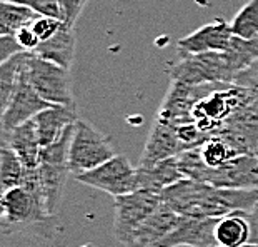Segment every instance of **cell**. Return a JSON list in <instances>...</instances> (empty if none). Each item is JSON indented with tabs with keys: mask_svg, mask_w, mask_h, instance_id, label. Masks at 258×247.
Segmentation results:
<instances>
[{
	"mask_svg": "<svg viewBox=\"0 0 258 247\" xmlns=\"http://www.w3.org/2000/svg\"><path fill=\"white\" fill-rule=\"evenodd\" d=\"M162 202L185 217H223L235 211H251L258 189H220L195 179H182L162 192Z\"/></svg>",
	"mask_w": 258,
	"mask_h": 247,
	"instance_id": "1",
	"label": "cell"
},
{
	"mask_svg": "<svg viewBox=\"0 0 258 247\" xmlns=\"http://www.w3.org/2000/svg\"><path fill=\"white\" fill-rule=\"evenodd\" d=\"M250 104L248 92L241 87L235 84H212L207 94L195 104L191 119L202 132L213 137L233 114Z\"/></svg>",
	"mask_w": 258,
	"mask_h": 247,
	"instance_id": "2",
	"label": "cell"
},
{
	"mask_svg": "<svg viewBox=\"0 0 258 247\" xmlns=\"http://www.w3.org/2000/svg\"><path fill=\"white\" fill-rule=\"evenodd\" d=\"M170 79L186 85L232 84L235 74L227 52H205L180 59L170 67Z\"/></svg>",
	"mask_w": 258,
	"mask_h": 247,
	"instance_id": "3",
	"label": "cell"
},
{
	"mask_svg": "<svg viewBox=\"0 0 258 247\" xmlns=\"http://www.w3.org/2000/svg\"><path fill=\"white\" fill-rule=\"evenodd\" d=\"M115 156L117 152L107 135L98 132L85 120H79L75 124L69 154V167L72 175L79 177L82 174L90 172Z\"/></svg>",
	"mask_w": 258,
	"mask_h": 247,
	"instance_id": "4",
	"label": "cell"
},
{
	"mask_svg": "<svg viewBox=\"0 0 258 247\" xmlns=\"http://www.w3.org/2000/svg\"><path fill=\"white\" fill-rule=\"evenodd\" d=\"M25 77L42 98L57 106H75L70 70L30 52Z\"/></svg>",
	"mask_w": 258,
	"mask_h": 247,
	"instance_id": "5",
	"label": "cell"
},
{
	"mask_svg": "<svg viewBox=\"0 0 258 247\" xmlns=\"http://www.w3.org/2000/svg\"><path fill=\"white\" fill-rule=\"evenodd\" d=\"M52 214L38 195L24 185L2 194V224L4 229L38 227L52 229Z\"/></svg>",
	"mask_w": 258,
	"mask_h": 247,
	"instance_id": "6",
	"label": "cell"
},
{
	"mask_svg": "<svg viewBox=\"0 0 258 247\" xmlns=\"http://www.w3.org/2000/svg\"><path fill=\"white\" fill-rule=\"evenodd\" d=\"M137 172L139 169L134 167V164L127 157L117 154L110 161L75 179L89 187L103 190L113 197H120L137 190Z\"/></svg>",
	"mask_w": 258,
	"mask_h": 247,
	"instance_id": "7",
	"label": "cell"
},
{
	"mask_svg": "<svg viewBox=\"0 0 258 247\" xmlns=\"http://www.w3.org/2000/svg\"><path fill=\"white\" fill-rule=\"evenodd\" d=\"M162 206V195L148 190H134L130 194L115 197L113 230L118 242L127 237L142 222Z\"/></svg>",
	"mask_w": 258,
	"mask_h": 247,
	"instance_id": "8",
	"label": "cell"
},
{
	"mask_svg": "<svg viewBox=\"0 0 258 247\" xmlns=\"http://www.w3.org/2000/svg\"><path fill=\"white\" fill-rule=\"evenodd\" d=\"M232 24L223 19H217L207 25H202L191 34L177 42V54L180 59L205 52H227L233 42Z\"/></svg>",
	"mask_w": 258,
	"mask_h": 247,
	"instance_id": "9",
	"label": "cell"
},
{
	"mask_svg": "<svg viewBox=\"0 0 258 247\" xmlns=\"http://www.w3.org/2000/svg\"><path fill=\"white\" fill-rule=\"evenodd\" d=\"M212 84L205 85H186L180 82H172L170 90L163 98L160 109H158L157 119L163 120L172 125H183L194 122L191 112H194L195 104L207 94Z\"/></svg>",
	"mask_w": 258,
	"mask_h": 247,
	"instance_id": "10",
	"label": "cell"
},
{
	"mask_svg": "<svg viewBox=\"0 0 258 247\" xmlns=\"http://www.w3.org/2000/svg\"><path fill=\"white\" fill-rule=\"evenodd\" d=\"M203 182L220 189H258V157L243 154L217 169H208Z\"/></svg>",
	"mask_w": 258,
	"mask_h": 247,
	"instance_id": "11",
	"label": "cell"
},
{
	"mask_svg": "<svg viewBox=\"0 0 258 247\" xmlns=\"http://www.w3.org/2000/svg\"><path fill=\"white\" fill-rule=\"evenodd\" d=\"M183 219L185 216H180L162 202V206L145 222L132 230L122 240V244L125 247H158L163 239L182 224Z\"/></svg>",
	"mask_w": 258,
	"mask_h": 247,
	"instance_id": "12",
	"label": "cell"
},
{
	"mask_svg": "<svg viewBox=\"0 0 258 247\" xmlns=\"http://www.w3.org/2000/svg\"><path fill=\"white\" fill-rule=\"evenodd\" d=\"M50 106H53V104L47 102L45 98H42L34 90V87L29 84V80H27V77H25V69H24V74H22V79L19 82L17 89H15L12 98H10L9 106L5 107V111L2 112V134L10 132L12 129L29 122L37 114H40L42 111H45V109H48Z\"/></svg>",
	"mask_w": 258,
	"mask_h": 247,
	"instance_id": "13",
	"label": "cell"
},
{
	"mask_svg": "<svg viewBox=\"0 0 258 247\" xmlns=\"http://www.w3.org/2000/svg\"><path fill=\"white\" fill-rule=\"evenodd\" d=\"M178 154H182V144H180L178 139L177 125L167 124L157 119L147 139L139 167H153L162 161L177 157Z\"/></svg>",
	"mask_w": 258,
	"mask_h": 247,
	"instance_id": "14",
	"label": "cell"
},
{
	"mask_svg": "<svg viewBox=\"0 0 258 247\" xmlns=\"http://www.w3.org/2000/svg\"><path fill=\"white\" fill-rule=\"evenodd\" d=\"M220 217H185L158 247H217L215 227Z\"/></svg>",
	"mask_w": 258,
	"mask_h": 247,
	"instance_id": "15",
	"label": "cell"
},
{
	"mask_svg": "<svg viewBox=\"0 0 258 247\" xmlns=\"http://www.w3.org/2000/svg\"><path fill=\"white\" fill-rule=\"evenodd\" d=\"M79 120L80 119L77 115V106H57V104H53L45 111L37 114L34 122L42 147L50 145L58 140Z\"/></svg>",
	"mask_w": 258,
	"mask_h": 247,
	"instance_id": "16",
	"label": "cell"
},
{
	"mask_svg": "<svg viewBox=\"0 0 258 247\" xmlns=\"http://www.w3.org/2000/svg\"><path fill=\"white\" fill-rule=\"evenodd\" d=\"M2 145L10 147L27 169H37L40 164L42 144L34 119L2 134Z\"/></svg>",
	"mask_w": 258,
	"mask_h": 247,
	"instance_id": "17",
	"label": "cell"
},
{
	"mask_svg": "<svg viewBox=\"0 0 258 247\" xmlns=\"http://www.w3.org/2000/svg\"><path fill=\"white\" fill-rule=\"evenodd\" d=\"M251 227L248 211H235L218 219L215 227L217 247H243L251 244Z\"/></svg>",
	"mask_w": 258,
	"mask_h": 247,
	"instance_id": "18",
	"label": "cell"
},
{
	"mask_svg": "<svg viewBox=\"0 0 258 247\" xmlns=\"http://www.w3.org/2000/svg\"><path fill=\"white\" fill-rule=\"evenodd\" d=\"M137 190H148L153 194H162L170 185L180 182L183 177L177 157L158 162L153 167H137Z\"/></svg>",
	"mask_w": 258,
	"mask_h": 247,
	"instance_id": "19",
	"label": "cell"
},
{
	"mask_svg": "<svg viewBox=\"0 0 258 247\" xmlns=\"http://www.w3.org/2000/svg\"><path fill=\"white\" fill-rule=\"evenodd\" d=\"M75 27L63 22L57 30V34L50 37L48 40L42 42L35 48V56L50 60V62L60 65V67L69 69L72 67L75 59Z\"/></svg>",
	"mask_w": 258,
	"mask_h": 247,
	"instance_id": "20",
	"label": "cell"
},
{
	"mask_svg": "<svg viewBox=\"0 0 258 247\" xmlns=\"http://www.w3.org/2000/svg\"><path fill=\"white\" fill-rule=\"evenodd\" d=\"M29 56L30 52H22L0 64V109L2 112L9 106L10 98L17 89Z\"/></svg>",
	"mask_w": 258,
	"mask_h": 247,
	"instance_id": "21",
	"label": "cell"
},
{
	"mask_svg": "<svg viewBox=\"0 0 258 247\" xmlns=\"http://www.w3.org/2000/svg\"><path fill=\"white\" fill-rule=\"evenodd\" d=\"M40 17L32 9L14 2L0 0V35H15Z\"/></svg>",
	"mask_w": 258,
	"mask_h": 247,
	"instance_id": "22",
	"label": "cell"
},
{
	"mask_svg": "<svg viewBox=\"0 0 258 247\" xmlns=\"http://www.w3.org/2000/svg\"><path fill=\"white\" fill-rule=\"evenodd\" d=\"M27 167L22 164L15 152L7 145L0 149V182H2V194L14 187H20L24 184Z\"/></svg>",
	"mask_w": 258,
	"mask_h": 247,
	"instance_id": "23",
	"label": "cell"
},
{
	"mask_svg": "<svg viewBox=\"0 0 258 247\" xmlns=\"http://www.w3.org/2000/svg\"><path fill=\"white\" fill-rule=\"evenodd\" d=\"M200 152H202L203 162L210 169H217L235 157L243 156V154H240L227 139H223L220 135H213L205 144H202Z\"/></svg>",
	"mask_w": 258,
	"mask_h": 247,
	"instance_id": "24",
	"label": "cell"
},
{
	"mask_svg": "<svg viewBox=\"0 0 258 247\" xmlns=\"http://www.w3.org/2000/svg\"><path fill=\"white\" fill-rule=\"evenodd\" d=\"M227 57L230 62L235 77L250 65H253L258 60V37L251 40H243V38L235 37L232 42V47L227 51Z\"/></svg>",
	"mask_w": 258,
	"mask_h": 247,
	"instance_id": "25",
	"label": "cell"
},
{
	"mask_svg": "<svg viewBox=\"0 0 258 247\" xmlns=\"http://www.w3.org/2000/svg\"><path fill=\"white\" fill-rule=\"evenodd\" d=\"M232 32L235 37L251 40L258 37V0H248L233 17Z\"/></svg>",
	"mask_w": 258,
	"mask_h": 247,
	"instance_id": "26",
	"label": "cell"
},
{
	"mask_svg": "<svg viewBox=\"0 0 258 247\" xmlns=\"http://www.w3.org/2000/svg\"><path fill=\"white\" fill-rule=\"evenodd\" d=\"M2 2L25 5V7L32 9L38 15H45V17H53L65 22V10L62 0H2Z\"/></svg>",
	"mask_w": 258,
	"mask_h": 247,
	"instance_id": "27",
	"label": "cell"
},
{
	"mask_svg": "<svg viewBox=\"0 0 258 247\" xmlns=\"http://www.w3.org/2000/svg\"><path fill=\"white\" fill-rule=\"evenodd\" d=\"M232 84L238 85L248 92L251 104L258 107V60L253 65H250L248 69H245L243 72H240L235 77Z\"/></svg>",
	"mask_w": 258,
	"mask_h": 247,
	"instance_id": "28",
	"label": "cell"
},
{
	"mask_svg": "<svg viewBox=\"0 0 258 247\" xmlns=\"http://www.w3.org/2000/svg\"><path fill=\"white\" fill-rule=\"evenodd\" d=\"M63 24V20L53 19V17H45V15H40L34 24H32V30L35 32L37 37L40 38V43L48 40L50 37L57 34V30L60 29V25Z\"/></svg>",
	"mask_w": 258,
	"mask_h": 247,
	"instance_id": "29",
	"label": "cell"
},
{
	"mask_svg": "<svg viewBox=\"0 0 258 247\" xmlns=\"http://www.w3.org/2000/svg\"><path fill=\"white\" fill-rule=\"evenodd\" d=\"M25 52L15 35H0V64L17 54Z\"/></svg>",
	"mask_w": 258,
	"mask_h": 247,
	"instance_id": "30",
	"label": "cell"
},
{
	"mask_svg": "<svg viewBox=\"0 0 258 247\" xmlns=\"http://www.w3.org/2000/svg\"><path fill=\"white\" fill-rule=\"evenodd\" d=\"M87 2H89V0H62L63 10H65V22H67L69 25L75 27V22L80 17L82 10H84Z\"/></svg>",
	"mask_w": 258,
	"mask_h": 247,
	"instance_id": "31",
	"label": "cell"
},
{
	"mask_svg": "<svg viewBox=\"0 0 258 247\" xmlns=\"http://www.w3.org/2000/svg\"><path fill=\"white\" fill-rule=\"evenodd\" d=\"M15 37H17V40L22 47H24L25 52H35V48L40 45V38L37 37V34L34 30H32V27H25V29L19 30L17 34H15Z\"/></svg>",
	"mask_w": 258,
	"mask_h": 247,
	"instance_id": "32",
	"label": "cell"
},
{
	"mask_svg": "<svg viewBox=\"0 0 258 247\" xmlns=\"http://www.w3.org/2000/svg\"><path fill=\"white\" fill-rule=\"evenodd\" d=\"M243 247H258V244H246V245H243Z\"/></svg>",
	"mask_w": 258,
	"mask_h": 247,
	"instance_id": "33",
	"label": "cell"
},
{
	"mask_svg": "<svg viewBox=\"0 0 258 247\" xmlns=\"http://www.w3.org/2000/svg\"><path fill=\"white\" fill-rule=\"evenodd\" d=\"M253 209H255V212H256V214H258V202H256V206H255V207H253Z\"/></svg>",
	"mask_w": 258,
	"mask_h": 247,
	"instance_id": "34",
	"label": "cell"
},
{
	"mask_svg": "<svg viewBox=\"0 0 258 247\" xmlns=\"http://www.w3.org/2000/svg\"><path fill=\"white\" fill-rule=\"evenodd\" d=\"M255 156L258 157V147H256V152H255Z\"/></svg>",
	"mask_w": 258,
	"mask_h": 247,
	"instance_id": "35",
	"label": "cell"
}]
</instances>
